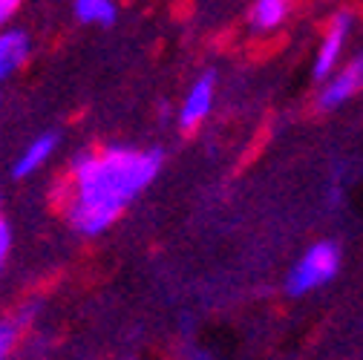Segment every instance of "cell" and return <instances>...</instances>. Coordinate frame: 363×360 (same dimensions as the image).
<instances>
[{
  "mask_svg": "<svg viewBox=\"0 0 363 360\" xmlns=\"http://www.w3.org/2000/svg\"><path fill=\"white\" fill-rule=\"evenodd\" d=\"M127 360H133V357H127Z\"/></svg>",
  "mask_w": 363,
  "mask_h": 360,
  "instance_id": "cell-14",
  "label": "cell"
},
{
  "mask_svg": "<svg viewBox=\"0 0 363 360\" xmlns=\"http://www.w3.org/2000/svg\"><path fill=\"white\" fill-rule=\"evenodd\" d=\"M9 248H12V231H9V225L0 219V268H4V262L9 257Z\"/></svg>",
  "mask_w": 363,
  "mask_h": 360,
  "instance_id": "cell-11",
  "label": "cell"
},
{
  "mask_svg": "<svg viewBox=\"0 0 363 360\" xmlns=\"http://www.w3.org/2000/svg\"><path fill=\"white\" fill-rule=\"evenodd\" d=\"M352 12H337L329 26H326V35L317 47V58H314V67H311V75L314 81H326L337 72V64H340V55L346 50V40H349V32H352Z\"/></svg>",
  "mask_w": 363,
  "mask_h": 360,
  "instance_id": "cell-3",
  "label": "cell"
},
{
  "mask_svg": "<svg viewBox=\"0 0 363 360\" xmlns=\"http://www.w3.org/2000/svg\"><path fill=\"white\" fill-rule=\"evenodd\" d=\"M21 4H23V0H0V29L12 21V15L21 9Z\"/></svg>",
  "mask_w": 363,
  "mask_h": 360,
  "instance_id": "cell-12",
  "label": "cell"
},
{
  "mask_svg": "<svg viewBox=\"0 0 363 360\" xmlns=\"http://www.w3.org/2000/svg\"><path fill=\"white\" fill-rule=\"evenodd\" d=\"M363 89V52H357L343 69H337L332 78L323 81V89L317 96V110L332 113L340 104H346L352 96H357Z\"/></svg>",
  "mask_w": 363,
  "mask_h": 360,
  "instance_id": "cell-4",
  "label": "cell"
},
{
  "mask_svg": "<svg viewBox=\"0 0 363 360\" xmlns=\"http://www.w3.org/2000/svg\"><path fill=\"white\" fill-rule=\"evenodd\" d=\"M337 271H340V248L329 240L314 242L289 271L286 291L289 297H306L317 288H323L326 283H332Z\"/></svg>",
  "mask_w": 363,
  "mask_h": 360,
  "instance_id": "cell-2",
  "label": "cell"
},
{
  "mask_svg": "<svg viewBox=\"0 0 363 360\" xmlns=\"http://www.w3.org/2000/svg\"><path fill=\"white\" fill-rule=\"evenodd\" d=\"M185 360H211V354L205 351V349H188V354H185Z\"/></svg>",
  "mask_w": 363,
  "mask_h": 360,
  "instance_id": "cell-13",
  "label": "cell"
},
{
  "mask_svg": "<svg viewBox=\"0 0 363 360\" xmlns=\"http://www.w3.org/2000/svg\"><path fill=\"white\" fill-rule=\"evenodd\" d=\"M291 12V0H254V6L248 12V23L257 32H274L283 26V21Z\"/></svg>",
  "mask_w": 363,
  "mask_h": 360,
  "instance_id": "cell-8",
  "label": "cell"
},
{
  "mask_svg": "<svg viewBox=\"0 0 363 360\" xmlns=\"http://www.w3.org/2000/svg\"><path fill=\"white\" fill-rule=\"evenodd\" d=\"M75 18L86 26H113L118 18L116 0H75Z\"/></svg>",
  "mask_w": 363,
  "mask_h": 360,
  "instance_id": "cell-9",
  "label": "cell"
},
{
  "mask_svg": "<svg viewBox=\"0 0 363 360\" xmlns=\"http://www.w3.org/2000/svg\"><path fill=\"white\" fill-rule=\"evenodd\" d=\"M32 55V40L23 29H0V81H6Z\"/></svg>",
  "mask_w": 363,
  "mask_h": 360,
  "instance_id": "cell-6",
  "label": "cell"
},
{
  "mask_svg": "<svg viewBox=\"0 0 363 360\" xmlns=\"http://www.w3.org/2000/svg\"><path fill=\"white\" fill-rule=\"evenodd\" d=\"M213 99H216V75L205 72L194 81V86L188 89L185 101L179 107V127L182 130H196L213 110Z\"/></svg>",
  "mask_w": 363,
  "mask_h": 360,
  "instance_id": "cell-5",
  "label": "cell"
},
{
  "mask_svg": "<svg viewBox=\"0 0 363 360\" xmlns=\"http://www.w3.org/2000/svg\"><path fill=\"white\" fill-rule=\"evenodd\" d=\"M162 150H139L124 145L75 156L64 179V191L58 193L69 228L81 237L104 234L118 222L127 205L150 188L162 170Z\"/></svg>",
  "mask_w": 363,
  "mask_h": 360,
  "instance_id": "cell-1",
  "label": "cell"
},
{
  "mask_svg": "<svg viewBox=\"0 0 363 360\" xmlns=\"http://www.w3.org/2000/svg\"><path fill=\"white\" fill-rule=\"evenodd\" d=\"M21 323L18 320H0V360H6L18 343Z\"/></svg>",
  "mask_w": 363,
  "mask_h": 360,
  "instance_id": "cell-10",
  "label": "cell"
},
{
  "mask_svg": "<svg viewBox=\"0 0 363 360\" xmlns=\"http://www.w3.org/2000/svg\"><path fill=\"white\" fill-rule=\"evenodd\" d=\"M55 147H58V136H55V133H40V136H35V139L23 147V153L15 159L12 176H15V179H26V176L38 173L43 164L52 159Z\"/></svg>",
  "mask_w": 363,
  "mask_h": 360,
  "instance_id": "cell-7",
  "label": "cell"
}]
</instances>
